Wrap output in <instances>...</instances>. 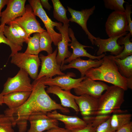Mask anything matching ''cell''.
Segmentation results:
<instances>
[{"mask_svg":"<svg viewBox=\"0 0 132 132\" xmlns=\"http://www.w3.org/2000/svg\"><path fill=\"white\" fill-rule=\"evenodd\" d=\"M33 89L25 102L22 105L14 109L7 108L4 114L10 117L13 127L17 125L19 132H25L27 129L29 116L36 112L47 113L59 110L66 113L67 109L52 99L47 93L45 88L48 87L43 83L42 78L35 79L32 84Z\"/></svg>","mask_w":132,"mask_h":132,"instance_id":"obj_1","label":"cell"},{"mask_svg":"<svg viewBox=\"0 0 132 132\" xmlns=\"http://www.w3.org/2000/svg\"><path fill=\"white\" fill-rule=\"evenodd\" d=\"M102 64L96 68L88 70L85 76L94 80L104 81L127 90L132 89V79H127L119 72L114 59L110 55L103 57Z\"/></svg>","mask_w":132,"mask_h":132,"instance_id":"obj_2","label":"cell"},{"mask_svg":"<svg viewBox=\"0 0 132 132\" xmlns=\"http://www.w3.org/2000/svg\"><path fill=\"white\" fill-rule=\"evenodd\" d=\"M125 91L116 86H109L99 99L98 107L95 115H109L125 112L120 109L124 102Z\"/></svg>","mask_w":132,"mask_h":132,"instance_id":"obj_3","label":"cell"},{"mask_svg":"<svg viewBox=\"0 0 132 132\" xmlns=\"http://www.w3.org/2000/svg\"><path fill=\"white\" fill-rule=\"evenodd\" d=\"M28 2L35 15L39 18L44 24L46 31L51 38L54 44L57 46L58 43L61 40L62 36L60 33L55 31L54 28L62 25V24L51 20L42 6L40 0H29Z\"/></svg>","mask_w":132,"mask_h":132,"instance_id":"obj_4","label":"cell"},{"mask_svg":"<svg viewBox=\"0 0 132 132\" xmlns=\"http://www.w3.org/2000/svg\"><path fill=\"white\" fill-rule=\"evenodd\" d=\"M11 63L25 71L33 79L35 80L38 74L40 65L38 55L18 52L11 57Z\"/></svg>","mask_w":132,"mask_h":132,"instance_id":"obj_5","label":"cell"},{"mask_svg":"<svg viewBox=\"0 0 132 132\" xmlns=\"http://www.w3.org/2000/svg\"><path fill=\"white\" fill-rule=\"evenodd\" d=\"M128 25L124 12L114 11L109 15L105 23L106 33L109 37L127 33Z\"/></svg>","mask_w":132,"mask_h":132,"instance_id":"obj_6","label":"cell"},{"mask_svg":"<svg viewBox=\"0 0 132 132\" xmlns=\"http://www.w3.org/2000/svg\"><path fill=\"white\" fill-rule=\"evenodd\" d=\"M28 75L24 70L20 68L15 76L8 78L1 93L3 95L13 92L32 91L33 87Z\"/></svg>","mask_w":132,"mask_h":132,"instance_id":"obj_7","label":"cell"},{"mask_svg":"<svg viewBox=\"0 0 132 132\" xmlns=\"http://www.w3.org/2000/svg\"><path fill=\"white\" fill-rule=\"evenodd\" d=\"M58 51L57 48L51 54L45 56L40 54L39 56L41 61V68L36 79L42 77L51 78L56 75L61 76L66 74L62 72L61 66L57 63L56 56Z\"/></svg>","mask_w":132,"mask_h":132,"instance_id":"obj_8","label":"cell"},{"mask_svg":"<svg viewBox=\"0 0 132 132\" xmlns=\"http://www.w3.org/2000/svg\"><path fill=\"white\" fill-rule=\"evenodd\" d=\"M25 7V11L24 15L13 21L24 30L29 38L32 33L46 31L36 19L31 6L27 4Z\"/></svg>","mask_w":132,"mask_h":132,"instance_id":"obj_9","label":"cell"},{"mask_svg":"<svg viewBox=\"0 0 132 132\" xmlns=\"http://www.w3.org/2000/svg\"><path fill=\"white\" fill-rule=\"evenodd\" d=\"M109 86L103 82L96 81L87 77L74 90L78 96L86 94L99 99Z\"/></svg>","mask_w":132,"mask_h":132,"instance_id":"obj_10","label":"cell"},{"mask_svg":"<svg viewBox=\"0 0 132 132\" xmlns=\"http://www.w3.org/2000/svg\"><path fill=\"white\" fill-rule=\"evenodd\" d=\"M28 121L30 122V126L27 132H43L58 126V121L49 117L46 113L38 112L33 113L29 117Z\"/></svg>","mask_w":132,"mask_h":132,"instance_id":"obj_11","label":"cell"},{"mask_svg":"<svg viewBox=\"0 0 132 132\" xmlns=\"http://www.w3.org/2000/svg\"><path fill=\"white\" fill-rule=\"evenodd\" d=\"M76 76L74 73L68 72L65 75L59 76L54 78H46L43 77H42V79L43 83L46 86H56L64 90L70 91L71 89L76 87L87 77L85 76L77 79L71 77Z\"/></svg>","mask_w":132,"mask_h":132,"instance_id":"obj_12","label":"cell"},{"mask_svg":"<svg viewBox=\"0 0 132 132\" xmlns=\"http://www.w3.org/2000/svg\"><path fill=\"white\" fill-rule=\"evenodd\" d=\"M26 0H9L5 9L2 12L1 24L5 25L24 15Z\"/></svg>","mask_w":132,"mask_h":132,"instance_id":"obj_13","label":"cell"},{"mask_svg":"<svg viewBox=\"0 0 132 132\" xmlns=\"http://www.w3.org/2000/svg\"><path fill=\"white\" fill-rule=\"evenodd\" d=\"M67 8L71 16L69 19V21L75 22L79 25L88 36L92 44L94 45V40L97 37L93 35L88 31L87 27V22L90 16L94 13L96 9L95 6L80 11L75 10L68 6Z\"/></svg>","mask_w":132,"mask_h":132,"instance_id":"obj_14","label":"cell"},{"mask_svg":"<svg viewBox=\"0 0 132 132\" xmlns=\"http://www.w3.org/2000/svg\"><path fill=\"white\" fill-rule=\"evenodd\" d=\"M69 37L71 39V42L69 44L68 46H70L72 49L73 52L69 57L65 59L64 64L69 63L81 57H86L92 60H99L105 55L106 54H105L100 56H95L88 53L85 48L88 47L93 49V47L91 46L83 45L79 42L76 38L74 33L71 28H69Z\"/></svg>","mask_w":132,"mask_h":132,"instance_id":"obj_15","label":"cell"},{"mask_svg":"<svg viewBox=\"0 0 132 132\" xmlns=\"http://www.w3.org/2000/svg\"><path fill=\"white\" fill-rule=\"evenodd\" d=\"M69 23L63 24V25L56 27L61 34L62 39L57 44L58 53L56 56L57 64L61 66V68L64 65L66 58H68L72 53L68 48V43L71 42L69 35Z\"/></svg>","mask_w":132,"mask_h":132,"instance_id":"obj_16","label":"cell"},{"mask_svg":"<svg viewBox=\"0 0 132 132\" xmlns=\"http://www.w3.org/2000/svg\"><path fill=\"white\" fill-rule=\"evenodd\" d=\"M127 33L116 37H109L106 39L97 37L94 40V44L99 47L97 52V55L100 56L104 53L106 54L107 52H110L111 55L114 56L119 54L122 52L124 46L119 45L117 43V40L120 37L124 36Z\"/></svg>","mask_w":132,"mask_h":132,"instance_id":"obj_17","label":"cell"},{"mask_svg":"<svg viewBox=\"0 0 132 132\" xmlns=\"http://www.w3.org/2000/svg\"><path fill=\"white\" fill-rule=\"evenodd\" d=\"M72 96L83 118L95 115L98 108L99 99L86 94Z\"/></svg>","mask_w":132,"mask_h":132,"instance_id":"obj_18","label":"cell"},{"mask_svg":"<svg viewBox=\"0 0 132 132\" xmlns=\"http://www.w3.org/2000/svg\"><path fill=\"white\" fill-rule=\"evenodd\" d=\"M50 118L62 122L65 128L71 131L74 130L81 128L86 126L87 124L83 119L76 116H71L61 114L56 110L47 112Z\"/></svg>","mask_w":132,"mask_h":132,"instance_id":"obj_19","label":"cell"},{"mask_svg":"<svg viewBox=\"0 0 132 132\" xmlns=\"http://www.w3.org/2000/svg\"><path fill=\"white\" fill-rule=\"evenodd\" d=\"M103 61V58L98 60L90 59L85 60L79 57L71 61L68 65H64L61 68V69L62 71L71 68L76 69L80 73L81 77H83L85 76L86 73L88 70L91 68L99 66L102 64Z\"/></svg>","mask_w":132,"mask_h":132,"instance_id":"obj_20","label":"cell"},{"mask_svg":"<svg viewBox=\"0 0 132 132\" xmlns=\"http://www.w3.org/2000/svg\"><path fill=\"white\" fill-rule=\"evenodd\" d=\"M46 91L48 94H53L57 96L63 107L71 108L77 112L79 111L78 107L70 91L64 90L56 86H49L47 87Z\"/></svg>","mask_w":132,"mask_h":132,"instance_id":"obj_21","label":"cell"},{"mask_svg":"<svg viewBox=\"0 0 132 132\" xmlns=\"http://www.w3.org/2000/svg\"><path fill=\"white\" fill-rule=\"evenodd\" d=\"M32 91H20L11 92L3 96V103L10 109L19 107L23 104L30 96Z\"/></svg>","mask_w":132,"mask_h":132,"instance_id":"obj_22","label":"cell"},{"mask_svg":"<svg viewBox=\"0 0 132 132\" xmlns=\"http://www.w3.org/2000/svg\"><path fill=\"white\" fill-rule=\"evenodd\" d=\"M113 59L121 74L127 79H132V55L129 56L123 59Z\"/></svg>","mask_w":132,"mask_h":132,"instance_id":"obj_23","label":"cell"},{"mask_svg":"<svg viewBox=\"0 0 132 132\" xmlns=\"http://www.w3.org/2000/svg\"><path fill=\"white\" fill-rule=\"evenodd\" d=\"M125 36H121L117 41V43L119 45H124L123 50L121 53L117 56L110 55L112 58L123 59L129 56L132 55V43L130 40V38L132 35L129 32Z\"/></svg>","mask_w":132,"mask_h":132,"instance_id":"obj_24","label":"cell"},{"mask_svg":"<svg viewBox=\"0 0 132 132\" xmlns=\"http://www.w3.org/2000/svg\"><path fill=\"white\" fill-rule=\"evenodd\" d=\"M132 114L129 113L114 114L110 117V125L113 131H115L131 121Z\"/></svg>","mask_w":132,"mask_h":132,"instance_id":"obj_25","label":"cell"},{"mask_svg":"<svg viewBox=\"0 0 132 132\" xmlns=\"http://www.w3.org/2000/svg\"><path fill=\"white\" fill-rule=\"evenodd\" d=\"M3 33L8 40L16 45L22 47L23 43H25V40L19 35L15 29L11 26L5 25Z\"/></svg>","mask_w":132,"mask_h":132,"instance_id":"obj_26","label":"cell"},{"mask_svg":"<svg viewBox=\"0 0 132 132\" xmlns=\"http://www.w3.org/2000/svg\"><path fill=\"white\" fill-rule=\"evenodd\" d=\"M53 8L54 18L63 24H68L69 21L66 16L67 10L59 0H52Z\"/></svg>","mask_w":132,"mask_h":132,"instance_id":"obj_27","label":"cell"},{"mask_svg":"<svg viewBox=\"0 0 132 132\" xmlns=\"http://www.w3.org/2000/svg\"><path fill=\"white\" fill-rule=\"evenodd\" d=\"M40 34L39 33H34L32 37L29 38L27 44V48L24 53L25 54L38 55L41 52L39 45Z\"/></svg>","mask_w":132,"mask_h":132,"instance_id":"obj_28","label":"cell"},{"mask_svg":"<svg viewBox=\"0 0 132 132\" xmlns=\"http://www.w3.org/2000/svg\"><path fill=\"white\" fill-rule=\"evenodd\" d=\"M40 34V48L41 52L45 51L48 55L53 53L51 44L53 42L51 38L46 31L42 32Z\"/></svg>","mask_w":132,"mask_h":132,"instance_id":"obj_29","label":"cell"},{"mask_svg":"<svg viewBox=\"0 0 132 132\" xmlns=\"http://www.w3.org/2000/svg\"><path fill=\"white\" fill-rule=\"evenodd\" d=\"M5 25L0 24V44L3 43L9 45L10 47L11 53L10 55L11 57L14 54L21 50L22 47L16 45L10 42L5 36L3 31L4 27Z\"/></svg>","mask_w":132,"mask_h":132,"instance_id":"obj_30","label":"cell"},{"mask_svg":"<svg viewBox=\"0 0 132 132\" xmlns=\"http://www.w3.org/2000/svg\"><path fill=\"white\" fill-rule=\"evenodd\" d=\"M104 6L106 8L114 11H124L123 4L127 3L124 0H104Z\"/></svg>","mask_w":132,"mask_h":132,"instance_id":"obj_31","label":"cell"},{"mask_svg":"<svg viewBox=\"0 0 132 132\" xmlns=\"http://www.w3.org/2000/svg\"><path fill=\"white\" fill-rule=\"evenodd\" d=\"M109 115H99L83 118V119L88 124H91L93 126L97 127L103 123L110 117Z\"/></svg>","mask_w":132,"mask_h":132,"instance_id":"obj_32","label":"cell"},{"mask_svg":"<svg viewBox=\"0 0 132 132\" xmlns=\"http://www.w3.org/2000/svg\"><path fill=\"white\" fill-rule=\"evenodd\" d=\"M12 127L10 117L5 114H0V132H14Z\"/></svg>","mask_w":132,"mask_h":132,"instance_id":"obj_33","label":"cell"},{"mask_svg":"<svg viewBox=\"0 0 132 132\" xmlns=\"http://www.w3.org/2000/svg\"><path fill=\"white\" fill-rule=\"evenodd\" d=\"M132 8L131 5L127 3L125 5L124 12L128 23L127 31H129L132 35V22L131 18Z\"/></svg>","mask_w":132,"mask_h":132,"instance_id":"obj_34","label":"cell"},{"mask_svg":"<svg viewBox=\"0 0 132 132\" xmlns=\"http://www.w3.org/2000/svg\"><path fill=\"white\" fill-rule=\"evenodd\" d=\"M7 24L15 28L19 35L25 40V43H27L29 38L24 30L21 26L13 21Z\"/></svg>","mask_w":132,"mask_h":132,"instance_id":"obj_35","label":"cell"},{"mask_svg":"<svg viewBox=\"0 0 132 132\" xmlns=\"http://www.w3.org/2000/svg\"><path fill=\"white\" fill-rule=\"evenodd\" d=\"M110 117L106 121L97 127L95 132H115L112 130L110 127Z\"/></svg>","mask_w":132,"mask_h":132,"instance_id":"obj_36","label":"cell"},{"mask_svg":"<svg viewBox=\"0 0 132 132\" xmlns=\"http://www.w3.org/2000/svg\"><path fill=\"white\" fill-rule=\"evenodd\" d=\"M97 127H93L91 124H88L84 128L76 129L71 132H95Z\"/></svg>","mask_w":132,"mask_h":132,"instance_id":"obj_37","label":"cell"},{"mask_svg":"<svg viewBox=\"0 0 132 132\" xmlns=\"http://www.w3.org/2000/svg\"><path fill=\"white\" fill-rule=\"evenodd\" d=\"M115 132H132V121L120 128Z\"/></svg>","mask_w":132,"mask_h":132,"instance_id":"obj_38","label":"cell"},{"mask_svg":"<svg viewBox=\"0 0 132 132\" xmlns=\"http://www.w3.org/2000/svg\"><path fill=\"white\" fill-rule=\"evenodd\" d=\"M43 132H71L65 128L57 127L51 129Z\"/></svg>","mask_w":132,"mask_h":132,"instance_id":"obj_39","label":"cell"},{"mask_svg":"<svg viewBox=\"0 0 132 132\" xmlns=\"http://www.w3.org/2000/svg\"><path fill=\"white\" fill-rule=\"evenodd\" d=\"M40 2L42 6L48 10L50 11L52 7L48 2V0H40Z\"/></svg>","mask_w":132,"mask_h":132,"instance_id":"obj_40","label":"cell"},{"mask_svg":"<svg viewBox=\"0 0 132 132\" xmlns=\"http://www.w3.org/2000/svg\"><path fill=\"white\" fill-rule=\"evenodd\" d=\"M9 0H0V19L1 17V10L7 4Z\"/></svg>","mask_w":132,"mask_h":132,"instance_id":"obj_41","label":"cell"},{"mask_svg":"<svg viewBox=\"0 0 132 132\" xmlns=\"http://www.w3.org/2000/svg\"><path fill=\"white\" fill-rule=\"evenodd\" d=\"M3 96L1 93H0V105H2L3 104Z\"/></svg>","mask_w":132,"mask_h":132,"instance_id":"obj_42","label":"cell"}]
</instances>
